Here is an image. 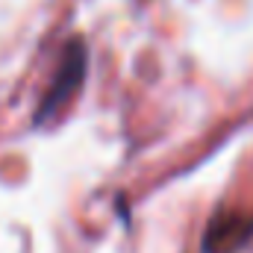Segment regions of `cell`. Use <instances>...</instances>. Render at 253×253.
<instances>
[{
	"mask_svg": "<svg viewBox=\"0 0 253 253\" xmlns=\"http://www.w3.org/2000/svg\"><path fill=\"white\" fill-rule=\"evenodd\" d=\"M83 77H85V44H83V42H71V44L65 47L59 68H56V77L50 80L47 94H44V100H42V106H39V112H36V121L53 118L65 103L71 100V94L80 88Z\"/></svg>",
	"mask_w": 253,
	"mask_h": 253,
	"instance_id": "obj_1",
	"label": "cell"
},
{
	"mask_svg": "<svg viewBox=\"0 0 253 253\" xmlns=\"http://www.w3.org/2000/svg\"><path fill=\"white\" fill-rule=\"evenodd\" d=\"M251 236L253 218H245L239 212H221L212 218V224L206 230L203 253H236Z\"/></svg>",
	"mask_w": 253,
	"mask_h": 253,
	"instance_id": "obj_2",
	"label": "cell"
}]
</instances>
